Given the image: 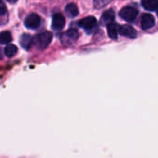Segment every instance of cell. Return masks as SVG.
<instances>
[{
	"instance_id": "3957f363",
	"label": "cell",
	"mask_w": 158,
	"mask_h": 158,
	"mask_svg": "<svg viewBox=\"0 0 158 158\" xmlns=\"http://www.w3.org/2000/svg\"><path fill=\"white\" fill-rule=\"evenodd\" d=\"M139 11L133 6H125L120 11V16L122 19L129 22H132L136 19Z\"/></svg>"
},
{
	"instance_id": "ffe728a7",
	"label": "cell",
	"mask_w": 158,
	"mask_h": 158,
	"mask_svg": "<svg viewBox=\"0 0 158 158\" xmlns=\"http://www.w3.org/2000/svg\"><path fill=\"white\" fill-rule=\"evenodd\" d=\"M157 15H158V10H157Z\"/></svg>"
},
{
	"instance_id": "8992f818",
	"label": "cell",
	"mask_w": 158,
	"mask_h": 158,
	"mask_svg": "<svg viewBox=\"0 0 158 158\" xmlns=\"http://www.w3.org/2000/svg\"><path fill=\"white\" fill-rule=\"evenodd\" d=\"M52 29L55 31H61L65 26V18L61 13H56L52 18Z\"/></svg>"
},
{
	"instance_id": "ac0fdd59",
	"label": "cell",
	"mask_w": 158,
	"mask_h": 158,
	"mask_svg": "<svg viewBox=\"0 0 158 158\" xmlns=\"http://www.w3.org/2000/svg\"><path fill=\"white\" fill-rule=\"evenodd\" d=\"M7 2H9V3H16L18 0H7Z\"/></svg>"
},
{
	"instance_id": "6da1fadb",
	"label": "cell",
	"mask_w": 158,
	"mask_h": 158,
	"mask_svg": "<svg viewBox=\"0 0 158 158\" xmlns=\"http://www.w3.org/2000/svg\"><path fill=\"white\" fill-rule=\"evenodd\" d=\"M52 37H53V35L50 31L41 32L39 34L35 35V37L34 38V44L36 46L37 49L45 50L51 43Z\"/></svg>"
},
{
	"instance_id": "ba28073f",
	"label": "cell",
	"mask_w": 158,
	"mask_h": 158,
	"mask_svg": "<svg viewBox=\"0 0 158 158\" xmlns=\"http://www.w3.org/2000/svg\"><path fill=\"white\" fill-rule=\"evenodd\" d=\"M118 32H119L122 36L129 37V38H131V39L136 38V36H137V31L134 30V28H132L131 26H129V25H122V26H119Z\"/></svg>"
},
{
	"instance_id": "4fadbf2b",
	"label": "cell",
	"mask_w": 158,
	"mask_h": 158,
	"mask_svg": "<svg viewBox=\"0 0 158 158\" xmlns=\"http://www.w3.org/2000/svg\"><path fill=\"white\" fill-rule=\"evenodd\" d=\"M115 19V11L113 9H108L106 10L103 14H102V21L104 22V23H111L113 22Z\"/></svg>"
},
{
	"instance_id": "5b68a950",
	"label": "cell",
	"mask_w": 158,
	"mask_h": 158,
	"mask_svg": "<svg viewBox=\"0 0 158 158\" xmlns=\"http://www.w3.org/2000/svg\"><path fill=\"white\" fill-rule=\"evenodd\" d=\"M40 21H41L40 17L35 13H32V14H30V15H28L26 17V19L24 20V25L28 29L34 30V29L39 27Z\"/></svg>"
},
{
	"instance_id": "9c48e42d",
	"label": "cell",
	"mask_w": 158,
	"mask_h": 158,
	"mask_svg": "<svg viewBox=\"0 0 158 158\" xmlns=\"http://www.w3.org/2000/svg\"><path fill=\"white\" fill-rule=\"evenodd\" d=\"M20 44L22 46V48H24L25 50H29L32 44H34V38L30 34L24 33L21 35L20 39Z\"/></svg>"
},
{
	"instance_id": "5bb4252c",
	"label": "cell",
	"mask_w": 158,
	"mask_h": 158,
	"mask_svg": "<svg viewBox=\"0 0 158 158\" xmlns=\"http://www.w3.org/2000/svg\"><path fill=\"white\" fill-rule=\"evenodd\" d=\"M18 52V48L16 45L14 44H7L6 47H5V55L7 56V57H12L14 56Z\"/></svg>"
},
{
	"instance_id": "8fae6325",
	"label": "cell",
	"mask_w": 158,
	"mask_h": 158,
	"mask_svg": "<svg viewBox=\"0 0 158 158\" xmlns=\"http://www.w3.org/2000/svg\"><path fill=\"white\" fill-rule=\"evenodd\" d=\"M142 5L147 10L150 11L158 10V0H142Z\"/></svg>"
},
{
	"instance_id": "e0dca14e",
	"label": "cell",
	"mask_w": 158,
	"mask_h": 158,
	"mask_svg": "<svg viewBox=\"0 0 158 158\" xmlns=\"http://www.w3.org/2000/svg\"><path fill=\"white\" fill-rule=\"evenodd\" d=\"M7 13V6L5 5V3L0 0V16H3Z\"/></svg>"
},
{
	"instance_id": "d6986e66",
	"label": "cell",
	"mask_w": 158,
	"mask_h": 158,
	"mask_svg": "<svg viewBox=\"0 0 158 158\" xmlns=\"http://www.w3.org/2000/svg\"><path fill=\"white\" fill-rule=\"evenodd\" d=\"M2 58V54H1V52H0V59Z\"/></svg>"
},
{
	"instance_id": "277c9868",
	"label": "cell",
	"mask_w": 158,
	"mask_h": 158,
	"mask_svg": "<svg viewBox=\"0 0 158 158\" xmlns=\"http://www.w3.org/2000/svg\"><path fill=\"white\" fill-rule=\"evenodd\" d=\"M78 25L84 30H86L87 31H90L94 30L95 27L97 26V19L95 17H92V16L86 17L78 21Z\"/></svg>"
},
{
	"instance_id": "2e32d148",
	"label": "cell",
	"mask_w": 158,
	"mask_h": 158,
	"mask_svg": "<svg viewBox=\"0 0 158 158\" xmlns=\"http://www.w3.org/2000/svg\"><path fill=\"white\" fill-rule=\"evenodd\" d=\"M112 0H93V6L95 8H102L107 6Z\"/></svg>"
},
{
	"instance_id": "7c38bea8",
	"label": "cell",
	"mask_w": 158,
	"mask_h": 158,
	"mask_svg": "<svg viewBox=\"0 0 158 158\" xmlns=\"http://www.w3.org/2000/svg\"><path fill=\"white\" fill-rule=\"evenodd\" d=\"M65 12L67 13V15L71 18H74L78 15L79 13V10H78V7L74 3H70L66 6L65 7Z\"/></svg>"
},
{
	"instance_id": "9a60e30c",
	"label": "cell",
	"mask_w": 158,
	"mask_h": 158,
	"mask_svg": "<svg viewBox=\"0 0 158 158\" xmlns=\"http://www.w3.org/2000/svg\"><path fill=\"white\" fill-rule=\"evenodd\" d=\"M12 40L11 33L9 31H1L0 32V44H8Z\"/></svg>"
},
{
	"instance_id": "52a82bcc",
	"label": "cell",
	"mask_w": 158,
	"mask_h": 158,
	"mask_svg": "<svg viewBox=\"0 0 158 158\" xmlns=\"http://www.w3.org/2000/svg\"><path fill=\"white\" fill-rule=\"evenodd\" d=\"M156 23V19L153 15L151 14H143L141 20V27L142 30H149L151 29Z\"/></svg>"
},
{
	"instance_id": "7a4b0ae2",
	"label": "cell",
	"mask_w": 158,
	"mask_h": 158,
	"mask_svg": "<svg viewBox=\"0 0 158 158\" xmlns=\"http://www.w3.org/2000/svg\"><path fill=\"white\" fill-rule=\"evenodd\" d=\"M79 33L75 29H70L61 35V42L64 46H70L78 39Z\"/></svg>"
},
{
	"instance_id": "30bf717a",
	"label": "cell",
	"mask_w": 158,
	"mask_h": 158,
	"mask_svg": "<svg viewBox=\"0 0 158 158\" xmlns=\"http://www.w3.org/2000/svg\"><path fill=\"white\" fill-rule=\"evenodd\" d=\"M118 29L119 27L117 26V24L115 22H111L107 25V30H108V34L110 36L111 39H117V35H118Z\"/></svg>"
}]
</instances>
